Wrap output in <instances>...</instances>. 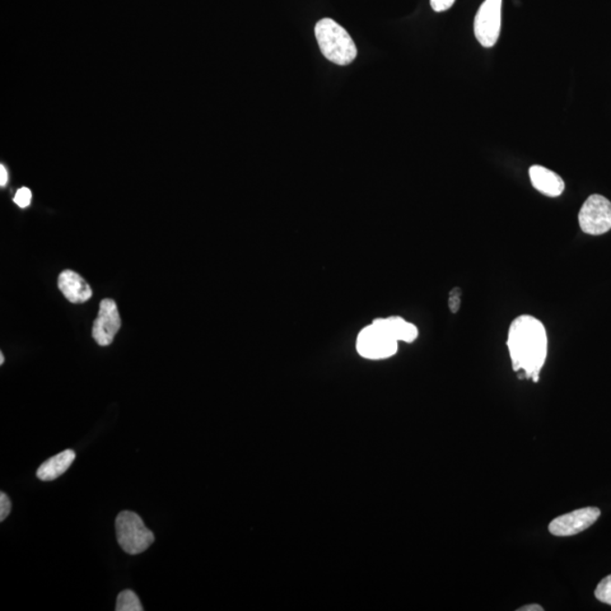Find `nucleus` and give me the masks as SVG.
<instances>
[{
  "instance_id": "obj_8",
  "label": "nucleus",
  "mask_w": 611,
  "mask_h": 611,
  "mask_svg": "<svg viewBox=\"0 0 611 611\" xmlns=\"http://www.w3.org/2000/svg\"><path fill=\"white\" fill-rule=\"evenodd\" d=\"M121 320L113 300H104L100 302L99 314L93 323L92 337L101 347H108L114 342L116 334L118 333Z\"/></svg>"
},
{
  "instance_id": "obj_5",
  "label": "nucleus",
  "mask_w": 611,
  "mask_h": 611,
  "mask_svg": "<svg viewBox=\"0 0 611 611\" xmlns=\"http://www.w3.org/2000/svg\"><path fill=\"white\" fill-rule=\"evenodd\" d=\"M578 223L583 232L600 236L611 229V203L604 196L591 195L578 213Z\"/></svg>"
},
{
  "instance_id": "obj_15",
  "label": "nucleus",
  "mask_w": 611,
  "mask_h": 611,
  "mask_svg": "<svg viewBox=\"0 0 611 611\" xmlns=\"http://www.w3.org/2000/svg\"><path fill=\"white\" fill-rule=\"evenodd\" d=\"M32 200V193L29 188H23L16 191L15 198H14V202L22 209L29 207Z\"/></svg>"
},
{
  "instance_id": "obj_2",
  "label": "nucleus",
  "mask_w": 611,
  "mask_h": 611,
  "mask_svg": "<svg viewBox=\"0 0 611 611\" xmlns=\"http://www.w3.org/2000/svg\"><path fill=\"white\" fill-rule=\"evenodd\" d=\"M321 53L330 62L347 66L357 57V46L344 27L331 18H323L315 27Z\"/></svg>"
},
{
  "instance_id": "obj_9",
  "label": "nucleus",
  "mask_w": 611,
  "mask_h": 611,
  "mask_svg": "<svg viewBox=\"0 0 611 611\" xmlns=\"http://www.w3.org/2000/svg\"><path fill=\"white\" fill-rule=\"evenodd\" d=\"M58 288L72 304H84L91 300L92 289L81 275L72 270H65L59 274Z\"/></svg>"
},
{
  "instance_id": "obj_19",
  "label": "nucleus",
  "mask_w": 611,
  "mask_h": 611,
  "mask_svg": "<svg viewBox=\"0 0 611 611\" xmlns=\"http://www.w3.org/2000/svg\"><path fill=\"white\" fill-rule=\"evenodd\" d=\"M8 175L4 166H0V186L4 188L7 184Z\"/></svg>"
},
{
  "instance_id": "obj_18",
  "label": "nucleus",
  "mask_w": 611,
  "mask_h": 611,
  "mask_svg": "<svg viewBox=\"0 0 611 611\" xmlns=\"http://www.w3.org/2000/svg\"><path fill=\"white\" fill-rule=\"evenodd\" d=\"M455 0H431L433 11L442 13L453 6Z\"/></svg>"
},
{
  "instance_id": "obj_7",
  "label": "nucleus",
  "mask_w": 611,
  "mask_h": 611,
  "mask_svg": "<svg viewBox=\"0 0 611 611\" xmlns=\"http://www.w3.org/2000/svg\"><path fill=\"white\" fill-rule=\"evenodd\" d=\"M601 512L598 507H585L556 517L550 522V534L556 536H571L589 529L599 519Z\"/></svg>"
},
{
  "instance_id": "obj_6",
  "label": "nucleus",
  "mask_w": 611,
  "mask_h": 611,
  "mask_svg": "<svg viewBox=\"0 0 611 611\" xmlns=\"http://www.w3.org/2000/svg\"><path fill=\"white\" fill-rule=\"evenodd\" d=\"M502 0H484L474 18V36L484 48L496 45L501 34Z\"/></svg>"
},
{
  "instance_id": "obj_20",
  "label": "nucleus",
  "mask_w": 611,
  "mask_h": 611,
  "mask_svg": "<svg viewBox=\"0 0 611 611\" xmlns=\"http://www.w3.org/2000/svg\"><path fill=\"white\" fill-rule=\"evenodd\" d=\"M519 611H544V608L539 605H526L524 607L517 609Z\"/></svg>"
},
{
  "instance_id": "obj_1",
  "label": "nucleus",
  "mask_w": 611,
  "mask_h": 611,
  "mask_svg": "<svg viewBox=\"0 0 611 611\" xmlns=\"http://www.w3.org/2000/svg\"><path fill=\"white\" fill-rule=\"evenodd\" d=\"M507 347L513 371H522L525 379L538 382L548 353V338L544 324L534 316L517 317L508 331Z\"/></svg>"
},
{
  "instance_id": "obj_10",
  "label": "nucleus",
  "mask_w": 611,
  "mask_h": 611,
  "mask_svg": "<svg viewBox=\"0 0 611 611\" xmlns=\"http://www.w3.org/2000/svg\"><path fill=\"white\" fill-rule=\"evenodd\" d=\"M531 184L534 188L549 198H557L565 189V183L556 172L543 166H533L529 170Z\"/></svg>"
},
{
  "instance_id": "obj_21",
  "label": "nucleus",
  "mask_w": 611,
  "mask_h": 611,
  "mask_svg": "<svg viewBox=\"0 0 611 611\" xmlns=\"http://www.w3.org/2000/svg\"><path fill=\"white\" fill-rule=\"evenodd\" d=\"M4 362H5L4 353L0 352V365H3Z\"/></svg>"
},
{
  "instance_id": "obj_12",
  "label": "nucleus",
  "mask_w": 611,
  "mask_h": 611,
  "mask_svg": "<svg viewBox=\"0 0 611 611\" xmlns=\"http://www.w3.org/2000/svg\"><path fill=\"white\" fill-rule=\"evenodd\" d=\"M374 323L382 326L398 341L412 343L418 338L417 326L409 323L402 317L393 316L389 317V319H379L375 320Z\"/></svg>"
},
{
  "instance_id": "obj_16",
  "label": "nucleus",
  "mask_w": 611,
  "mask_h": 611,
  "mask_svg": "<svg viewBox=\"0 0 611 611\" xmlns=\"http://www.w3.org/2000/svg\"><path fill=\"white\" fill-rule=\"evenodd\" d=\"M12 511V503L5 493H0V521L4 522L7 519L9 513Z\"/></svg>"
},
{
  "instance_id": "obj_4",
  "label": "nucleus",
  "mask_w": 611,
  "mask_h": 611,
  "mask_svg": "<svg viewBox=\"0 0 611 611\" xmlns=\"http://www.w3.org/2000/svg\"><path fill=\"white\" fill-rule=\"evenodd\" d=\"M398 342L386 330L372 321L359 333L357 350L363 358L379 361L394 356L398 352Z\"/></svg>"
},
{
  "instance_id": "obj_3",
  "label": "nucleus",
  "mask_w": 611,
  "mask_h": 611,
  "mask_svg": "<svg viewBox=\"0 0 611 611\" xmlns=\"http://www.w3.org/2000/svg\"><path fill=\"white\" fill-rule=\"evenodd\" d=\"M117 540L121 549L129 555L146 552L154 543V535L137 513L124 511L116 519Z\"/></svg>"
},
{
  "instance_id": "obj_14",
  "label": "nucleus",
  "mask_w": 611,
  "mask_h": 611,
  "mask_svg": "<svg viewBox=\"0 0 611 611\" xmlns=\"http://www.w3.org/2000/svg\"><path fill=\"white\" fill-rule=\"evenodd\" d=\"M596 598L606 605L611 606V575L605 577L596 586Z\"/></svg>"
},
{
  "instance_id": "obj_17",
  "label": "nucleus",
  "mask_w": 611,
  "mask_h": 611,
  "mask_svg": "<svg viewBox=\"0 0 611 611\" xmlns=\"http://www.w3.org/2000/svg\"><path fill=\"white\" fill-rule=\"evenodd\" d=\"M461 295L462 290L460 288H454L453 290L450 292L449 298V307L450 311L456 314L459 311L461 307Z\"/></svg>"
},
{
  "instance_id": "obj_13",
  "label": "nucleus",
  "mask_w": 611,
  "mask_h": 611,
  "mask_svg": "<svg viewBox=\"0 0 611 611\" xmlns=\"http://www.w3.org/2000/svg\"><path fill=\"white\" fill-rule=\"evenodd\" d=\"M117 611H143L141 601L132 590L121 591L117 599Z\"/></svg>"
},
{
  "instance_id": "obj_11",
  "label": "nucleus",
  "mask_w": 611,
  "mask_h": 611,
  "mask_svg": "<svg viewBox=\"0 0 611 611\" xmlns=\"http://www.w3.org/2000/svg\"><path fill=\"white\" fill-rule=\"evenodd\" d=\"M76 452L66 450L53 458L46 460L44 464H41L38 471H36V477L42 482H53L63 475L71 468L73 462L76 461Z\"/></svg>"
}]
</instances>
